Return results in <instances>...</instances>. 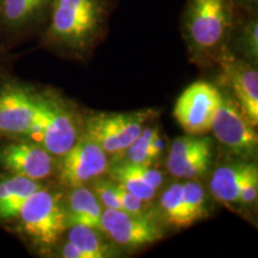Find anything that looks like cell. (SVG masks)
Masks as SVG:
<instances>
[{
    "label": "cell",
    "instance_id": "cell-1",
    "mask_svg": "<svg viewBox=\"0 0 258 258\" xmlns=\"http://www.w3.org/2000/svg\"><path fill=\"white\" fill-rule=\"evenodd\" d=\"M111 8L112 0H53L42 44L62 55L82 59L102 40Z\"/></svg>",
    "mask_w": 258,
    "mask_h": 258
},
{
    "label": "cell",
    "instance_id": "cell-2",
    "mask_svg": "<svg viewBox=\"0 0 258 258\" xmlns=\"http://www.w3.org/2000/svg\"><path fill=\"white\" fill-rule=\"evenodd\" d=\"M235 21L232 0H188L183 15V36L200 57H220L227 50Z\"/></svg>",
    "mask_w": 258,
    "mask_h": 258
},
{
    "label": "cell",
    "instance_id": "cell-3",
    "mask_svg": "<svg viewBox=\"0 0 258 258\" xmlns=\"http://www.w3.org/2000/svg\"><path fill=\"white\" fill-rule=\"evenodd\" d=\"M21 235L41 252L50 251L67 228L64 202L59 192L47 185L31 194L10 222Z\"/></svg>",
    "mask_w": 258,
    "mask_h": 258
},
{
    "label": "cell",
    "instance_id": "cell-4",
    "mask_svg": "<svg viewBox=\"0 0 258 258\" xmlns=\"http://www.w3.org/2000/svg\"><path fill=\"white\" fill-rule=\"evenodd\" d=\"M37 91L17 80L0 78V140L38 133Z\"/></svg>",
    "mask_w": 258,
    "mask_h": 258
},
{
    "label": "cell",
    "instance_id": "cell-5",
    "mask_svg": "<svg viewBox=\"0 0 258 258\" xmlns=\"http://www.w3.org/2000/svg\"><path fill=\"white\" fill-rule=\"evenodd\" d=\"M156 115L152 109L96 114L84 122V134L95 140L108 156H122Z\"/></svg>",
    "mask_w": 258,
    "mask_h": 258
},
{
    "label": "cell",
    "instance_id": "cell-6",
    "mask_svg": "<svg viewBox=\"0 0 258 258\" xmlns=\"http://www.w3.org/2000/svg\"><path fill=\"white\" fill-rule=\"evenodd\" d=\"M37 102L40 144L59 158L80 137L77 116L69 103L53 91H37Z\"/></svg>",
    "mask_w": 258,
    "mask_h": 258
},
{
    "label": "cell",
    "instance_id": "cell-7",
    "mask_svg": "<svg viewBox=\"0 0 258 258\" xmlns=\"http://www.w3.org/2000/svg\"><path fill=\"white\" fill-rule=\"evenodd\" d=\"M211 131L219 143L240 159L250 160L256 156L258 137L254 125L247 120L237 102L222 92Z\"/></svg>",
    "mask_w": 258,
    "mask_h": 258
},
{
    "label": "cell",
    "instance_id": "cell-8",
    "mask_svg": "<svg viewBox=\"0 0 258 258\" xmlns=\"http://www.w3.org/2000/svg\"><path fill=\"white\" fill-rule=\"evenodd\" d=\"M57 158L29 139L0 140V173L46 180L56 173Z\"/></svg>",
    "mask_w": 258,
    "mask_h": 258
},
{
    "label": "cell",
    "instance_id": "cell-9",
    "mask_svg": "<svg viewBox=\"0 0 258 258\" xmlns=\"http://www.w3.org/2000/svg\"><path fill=\"white\" fill-rule=\"evenodd\" d=\"M106 170L108 154L86 134L80 135L76 144L57 158V178L71 189L88 184Z\"/></svg>",
    "mask_w": 258,
    "mask_h": 258
},
{
    "label": "cell",
    "instance_id": "cell-10",
    "mask_svg": "<svg viewBox=\"0 0 258 258\" xmlns=\"http://www.w3.org/2000/svg\"><path fill=\"white\" fill-rule=\"evenodd\" d=\"M221 98V91L207 82L189 85L177 99L173 116L186 134L203 135L211 132L213 117Z\"/></svg>",
    "mask_w": 258,
    "mask_h": 258
},
{
    "label": "cell",
    "instance_id": "cell-11",
    "mask_svg": "<svg viewBox=\"0 0 258 258\" xmlns=\"http://www.w3.org/2000/svg\"><path fill=\"white\" fill-rule=\"evenodd\" d=\"M101 225L103 234L127 249L146 246L164 237L163 228L151 218L122 209H103Z\"/></svg>",
    "mask_w": 258,
    "mask_h": 258
},
{
    "label": "cell",
    "instance_id": "cell-12",
    "mask_svg": "<svg viewBox=\"0 0 258 258\" xmlns=\"http://www.w3.org/2000/svg\"><path fill=\"white\" fill-rule=\"evenodd\" d=\"M211 139L203 135L186 134L172 141L166 167L173 177L192 179L205 173L211 166Z\"/></svg>",
    "mask_w": 258,
    "mask_h": 258
},
{
    "label": "cell",
    "instance_id": "cell-13",
    "mask_svg": "<svg viewBox=\"0 0 258 258\" xmlns=\"http://www.w3.org/2000/svg\"><path fill=\"white\" fill-rule=\"evenodd\" d=\"M51 2L53 0H2L0 34L16 38L44 27Z\"/></svg>",
    "mask_w": 258,
    "mask_h": 258
},
{
    "label": "cell",
    "instance_id": "cell-14",
    "mask_svg": "<svg viewBox=\"0 0 258 258\" xmlns=\"http://www.w3.org/2000/svg\"><path fill=\"white\" fill-rule=\"evenodd\" d=\"M226 79L230 84L233 99L247 120L256 127L258 123V73L251 63L237 59L228 51L219 57Z\"/></svg>",
    "mask_w": 258,
    "mask_h": 258
},
{
    "label": "cell",
    "instance_id": "cell-15",
    "mask_svg": "<svg viewBox=\"0 0 258 258\" xmlns=\"http://www.w3.org/2000/svg\"><path fill=\"white\" fill-rule=\"evenodd\" d=\"M108 170L112 180L120 183L145 203L152 201L157 189L160 188L164 182L163 172L153 169L152 165L121 160L108 166Z\"/></svg>",
    "mask_w": 258,
    "mask_h": 258
},
{
    "label": "cell",
    "instance_id": "cell-16",
    "mask_svg": "<svg viewBox=\"0 0 258 258\" xmlns=\"http://www.w3.org/2000/svg\"><path fill=\"white\" fill-rule=\"evenodd\" d=\"M254 169H257V165L253 161L243 159L218 167L209 180L212 195L228 207L239 205L241 186Z\"/></svg>",
    "mask_w": 258,
    "mask_h": 258
},
{
    "label": "cell",
    "instance_id": "cell-17",
    "mask_svg": "<svg viewBox=\"0 0 258 258\" xmlns=\"http://www.w3.org/2000/svg\"><path fill=\"white\" fill-rule=\"evenodd\" d=\"M44 185V180L0 173V225H9L25 200Z\"/></svg>",
    "mask_w": 258,
    "mask_h": 258
},
{
    "label": "cell",
    "instance_id": "cell-18",
    "mask_svg": "<svg viewBox=\"0 0 258 258\" xmlns=\"http://www.w3.org/2000/svg\"><path fill=\"white\" fill-rule=\"evenodd\" d=\"M67 227L72 225H84L102 232L101 218L103 208L93 190L85 185L72 188L64 202ZM103 233V232H102Z\"/></svg>",
    "mask_w": 258,
    "mask_h": 258
},
{
    "label": "cell",
    "instance_id": "cell-19",
    "mask_svg": "<svg viewBox=\"0 0 258 258\" xmlns=\"http://www.w3.org/2000/svg\"><path fill=\"white\" fill-rule=\"evenodd\" d=\"M164 139L161 138L160 131L153 125H145L139 137L133 141L122 156L125 161L143 165H153L163 153Z\"/></svg>",
    "mask_w": 258,
    "mask_h": 258
},
{
    "label": "cell",
    "instance_id": "cell-20",
    "mask_svg": "<svg viewBox=\"0 0 258 258\" xmlns=\"http://www.w3.org/2000/svg\"><path fill=\"white\" fill-rule=\"evenodd\" d=\"M67 240L79 250L82 258H106L114 256V251L96 228L84 225L70 226Z\"/></svg>",
    "mask_w": 258,
    "mask_h": 258
},
{
    "label": "cell",
    "instance_id": "cell-21",
    "mask_svg": "<svg viewBox=\"0 0 258 258\" xmlns=\"http://www.w3.org/2000/svg\"><path fill=\"white\" fill-rule=\"evenodd\" d=\"M206 191L198 182L189 180L183 183V212H184V227L207 217Z\"/></svg>",
    "mask_w": 258,
    "mask_h": 258
},
{
    "label": "cell",
    "instance_id": "cell-22",
    "mask_svg": "<svg viewBox=\"0 0 258 258\" xmlns=\"http://www.w3.org/2000/svg\"><path fill=\"white\" fill-rule=\"evenodd\" d=\"M160 209L167 224L177 228L184 227L182 183H175L163 192L160 198Z\"/></svg>",
    "mask_w": 258,
    "mask_h": 258
},
{
    "label": "cell",
    "instance_id": "cell-23",
    "mask_svg": "<svg viewBox=\"0 0 258 258\" xmlns=\"http://www.w3.org/2000/svg\"><path fill=\"white\" fill-rule=\"evenodd\" d=\"M237 46L241 53L251 61H256L258 56V22L253 16V11L249 12V16L241 19L237 31Z\"/></svg>",
    "mask_w": 258,
    "mask_h": 258
},
{
    "label": "cell",
    "instance_id": "cell-24",
    "mask_svg": "<svg viewBox=\"0 0 258 258\" xmlns=\"http://www.w3.org/2000/svg\"><path fill=\"white\" fill-rule=\"evenodd\" d=\"M93 192L96 198L98 199L99 203L104 206L105 208L110 209H122L121 202L117 198V194L115 190L114 180L106 179H98L93 184ZM123 211V209H122Z\"/></svg>",
    "mask_w": 258,
    "mask_h": 258
},
{
    "label": "cell",
    "instance_id": "cell-25",
    "mask_svg": "<svg viewBox=\"0 0 258 258\" xmlns=\"http://www.w3.org/2000/svg\"><path fill=\"white\" fill-rule=\"evenodd\" d=\"M114 184L117 198L121 202L122 209L128 213H132V214H143L145 202L141 201L140 199H138L134 194H132L118 182H115L114 180Z\"/></svg>",
    "mask_w": 258,
    "mask_h": 258
},
{
    "label": "cell",
    "instance_id": "cell-26",
    "mask_svg": "<svg viewBox=\"0 0 258 258\" xmlns=\"http://www.w3.org/2000/svg\"><path fill=\"white\" fill-rule=\"evenodd\" d=\"M258 196V169H254L250 173L244 185L241 186L239 195V205L249 207L256 202Z\"/></svg>",
    "mask_w": 258,
    "mask_h": 258
},
{
    "label": "cell",
    "instance_id": "cell-27",
    "mask_svg": "<svg viewBox=\"0 0 258 258\" xmlns=\"http://www.w3.org/2000/svg\"><path fill=\"white\" fill-rule=\"evenodd\" d=\"M234 6H240L241 9L247 11H253V6H256L257 0H232Z\"/></svg>",
    "mask_w": 258,
    "mask_h": 258
},
{
    "label": "cell",
    "instance_id": "cell-28",
    "mask_svg": "<svg viewBox=\"0 0 258 258\" xmlns=\"http://www.w3.org/2000/svg\"><path fill=\"white\" fill-rule=\"evenodd\" d=\"M0 4H2V0H0Z\"/></svg>",
    "mask_w": 258,
    "mask_h": 258
},
{
    "label": "cell",
    "instance_id": "cell-29",
    "mask_svg": "<svg viewBox=\"0 0 258 258\" xmlns=\"http://www.w3.org/2000/svg\"><path fill=\"white\" fill-rule=\"evenodd\" d=\"M0 78H2V77H0Z\"/></svg>",
    "mask_w": 258,
    "mask_h": 258
}]
</instances>
